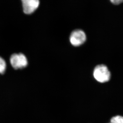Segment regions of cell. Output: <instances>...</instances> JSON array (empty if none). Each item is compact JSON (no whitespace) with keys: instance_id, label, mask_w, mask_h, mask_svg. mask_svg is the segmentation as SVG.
Returning <instances> with one entry per match:
<instances>
[{"instance_id":"obj_8","label":"cell","mask_w":123,"mask_h":123,"mask_svg":"<svg viewBox=\"0 0 123 123\" xmlns=\"http://www.w3.org/2000/svg\"><path fill=\"white\" fill-rule=\"evenodd\" d=\"M111 123V122H110V123Z\"/></svg>"},{"instance_id":"obj_4","label":"cell","mask_w":123,"mask_h":123,"mask_svg":"<svg viewBox=\"0 0 123 123\" xmlns=\"http://www.w3.org/2000/svg\"><path fill=\"white\" fill-rule=\"evenodd\" d=\"M24 13L30 14L34 12L40 5V0H22Z\"/></svg>"},{"instance_id":"obj_2","label":"cell","mask_w":123,"mask_h":123,"mask_svg":"<svg viewBox=\"0 0 123 123\" xmlns=\"http://www.w3.org/2000/svg\"><path fill=\"white\" fill-rule=\"evenodd\" d=\"M11 65L15 69H20L26 67L28 64V61L23 54H14L10 59Z\"/></svg>"},{"instance_id":"obj_1","label":"cell","mask_w":123,"mask_h":123,"mask_svg":"<svg viewBox=\"0 0 123 123\" xmlns=\"http://www.w3.org/2000/svg\"><path fill=\"white\" fill-rule=\"evenodd\" d=\"M93 75L96 80L101 83L109 81L111 75L108 68L104 64L96 66L93 70Z\"/></svg>"},{"instance_id":"obj_7","label":"cell","mask_w":123,"mask_h":123,"mask_svg":"<svg viewBox=\"0 0 123 123\" xmlns=\"http://www.w3.org/2000/svg\"><path fill=\"white\" fill-rule=\"evenodd\" d=\"M111 2L114 5H118L123 2V0H110Z\"/></svg>"},{"instance_id":"obj_3","label":"cell","mask_w":123,"mask_h":123,"mask_svg":"<svg viewBox=\"0 0 123 123\" xmlns=\"http://www.w3.org/2000/svg\"><path fill=\"white\" fill-rule=\"evenodd\" d=\"M86 36L85 32L81 30H76L72 32L70 36V43L74 47H79L86 41Z\"/></svg>"},{"instance_id":"obj_5","label":"cell","mask_w":123,"mask_h":123,"mask_svg":"<svg viewBox=\"0 0 123 123\" xmlns=\"http://www.w3.org/2000/svg\"><path fill=\"white\" fill-rule=\"evenodd\" d=\"M6 64L5 60L0 56V74H3L6 71Z\"/></svg>"},{"instance_id":"obj_6","label":"cell","mask_w":123,"mask_h":123,"mask_svg":"<svg viewBox=\"0 0 123 123\" xmlns=\"http://www.w3.org/2000/svg\"><path fill=\"white\" fill-rule=\"evenodd\" d=\"M111 123H123V116H116L112 117L110 120Z\"/></svg>"}]
</instances>
